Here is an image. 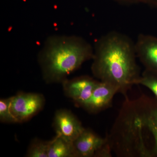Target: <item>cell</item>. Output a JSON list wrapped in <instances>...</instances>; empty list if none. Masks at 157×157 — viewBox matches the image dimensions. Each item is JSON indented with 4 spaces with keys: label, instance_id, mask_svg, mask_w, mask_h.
Listing matches in <instances>:
<instances>
[{
    "label": "cell",
    "instance_id": "obj_1",
    "mask_svg": "<svg viewBox=\"0 0 157 157\" xmlns=\"http://www.w3.org/2000/svg\"><path fill=\"white\" fill-rule=\"evenodd\" d=\"M94 49L91 67L93 75L127 97L128 91L141 76L135 42L125 34L112 31L96 41Z\"/></svg>",
    "mask_w": 157,
    "mask_h": 157
},
{
    "label": "cell",
    "instance_id": "obj_2",
    "mask_svg": "<svg viewBox=\"0 0 157 157\" xmlns=\"http://www.w3.org/2000/svg\"><path fill=\"white\" fill-rule=\"evenodd\" d=\"M125 98L107 136L112 151L118 157L156 156L150 145V138H154L145 119V95L135 100Z\"/></svg>",
    "mask_w": 157,
    "mask_h": 157
},
{
    "label": "cell",
    "instance_id": "obj_3",
    "mask_svg": "<svg viewBox=\"0 0 157 157\" xmlns=\"http://www.w3.org/2000/svg\"><path fill=\"white\" fill-rule=\"evenodd\" d=\"M94 47L82 37L55 35L46 39L38 55L43 80L62 83L85 62L92 59Z\"/></svg>",
    "mask_w": 157,
    "mask_h": 157
},
{
    "label": "cell",
    "instance_id": "obj_4",
    "mask_svg": "<svg viewBox=\"0 0 157 157\" xmlns=\"http://www.w3.org/2000/svg\"><path fill=\"white\" fill-rule=\"evenodd\" d=\"M73 144L79 157L112 156L107 137H100L90 129L85 128Z\"/></svg>",
    "mask_w": 157,
    "mask_h": 157
},
{
    "label": "cell",
    "instance_id": "obj_5",
    "mask_svg": "<svg viewBox=\"0 0 157 157\" xmlns=\"http://www.w3.org/2000/svg\"><path fill=\"white\" fill-rule=\"evenodd\" d=\"M45 97L41 94L19 92L12 96L11 108L18 123L29 120L44 108Z\"/></svg>",
    "mask_w": 157,
    "mask_h": 157
},
{
    "label": "cell",
    "instance_id": "obj_6",
    "mask_svg": "<svg viewBox=\"0 0 157 157\" xmlns=\"http://www.w3.org/2000/svg\"><path fill=\"white\" fill-rule=\"evenodd\" d=\"M99 80L87 76L67 79L62 83L65 95L81 107L89 99Z\"/></svg>",
    "mask_w": 157,
    "mask_h": 157
},
{
    "label": "cell",
    "instance_id": "obj_7",
    "mask_svg": "<svg viewBox=\"0 0 157 157\" xmlns=\"http://www.w3.org/2000/svg\"><path fill=\"white\" fill-rule=\"evenodd\" d=\"M53 125L56 135L72 142L76 140L85 129L75 114L66 109L56 110Z\"/></svg>",
    "mask_w": 157,
    "mask_h": 157
},
{
    "label": "cell",
    "instance_id": "obj_8",
    "mask_svg": "<svg viewBox=\"0 0 157 157\" xmlns=\"http://www.w3.org/2000/svg\"><path fill=\"white\" fill-rule=\"evenodd\" d=\"M137 58L144 70L157 75V37L141 33L135 42Z\"/></svg>",
    "mask_w": 157,
    "mask_h": 157
},
{
    "label": "cell",
    "instance_id": "obj_9",
    "mask_svg": "<svg viewBox=\"0 0 157 157\" xmlns=\"http://www.w3.org/2000/svg\"><path fill=\"white\" fill-rule=\"evenodd\" d=\"M117 90L111 85L98 81L89 99L80 107L91 113H97L110 107Z\"/></svg>",
    "mask_w": 157,
    "mask_h": 157
},
{
    "label": "cell",
    "instance_id": "obj_10",
    "mask_svg": "<svg viewBox=\"0 0 157 157\" xmlns=\"http://www.w3.org/2000/svg\"><path fill=\"white\" fill-rule=\"evenodd\" d=\"M48 157H79L73 142L56 135L52 139Z\"/></svg>",
    "mask_w": 157,
    "mask_h": 157
},
{
    "label": "cell",
    "instance_id": "obj_11",
    "mask_svg": "<svg viewBox=\"0 0 157 157\" xmlns=\"http://www.w3.org/2000/svg\"><path fill=\"white\" fill-rule=\"evenodd\" d=\"M144 114L147 124L151 132L155 144V152L157 156V104L155 98L146 96Z\"/></svg>",
    "mask_w": 157,
    "mask_h": 157
},
{
    "label": "cell",
    "instance_id": "obj_12",
    "mask_svg": "<svg viewBox=\"0 0 157 157\" xmlns=\"http://www.w3.org/2000/svg\"><path fill=\"white\" fill-rule=\"evenodd\" d=\"M51 140L45 141L35 138L32 141L27 151V157H48Z\"/></svg>",
    "mask_w": 157,
    "mask_h": 157
},
{
    "label": "cell",
    "instance_id": "obj_13",
    "mask_svg": "<svg viewBox=\"0 0 157 157\" xmlns=\"http://www.w3.org/2000/svg\"><path fill=\"white\" fill-rule=\"evenodd\" d=\"M11 99L12 97L0 100V121L3 123H18L11 111Z\"/></svg>",
    "mask_w": 157,
    "mask_h": 157
},
{
    "label": "cell",
    "instance_id": "obj_14",
    "mask_svg": "<svg viewBox=\"0 0 157 157\" xmlns=\"http://www.w3.org/2000/svg\"><path fill=\"white\" fill-rule=\"evenodd\" d=\"M135 85H141L153 93L157 99V75L144 70Z\"/></svg>",
    "mask_w": 157,
    "mask_h": 157
},
{
    "label": "cell",
    "instance_id": "obj_15",
    "mask_svg": "<svg viewBox=\"0 0 157 157\" xmlns=\"http://www.w3.org/2000/svg\"><path fill=\"white\" fill-rule=\"evenodd\" d=\"M121 5H132L143 4L157 9V0H113Z\"/></svg>",
    "mask_w": 157,
    "mask_h": 157
},
{
    "label": "cell",
    "instance_id": "obj_16",
    "mask_svg": "<svg viewBox=\"0 0 157 157\" xmlns=\"http://www.w3.org/2000/svg\"><path fill=\"white\" fill-rule=\"evenodd\" d=\"M155 98L156 101V103H157V99L156 98Z\"/></svg>",
    "mask_w": 157,
    "mask_h": 157
}]
</instances>
